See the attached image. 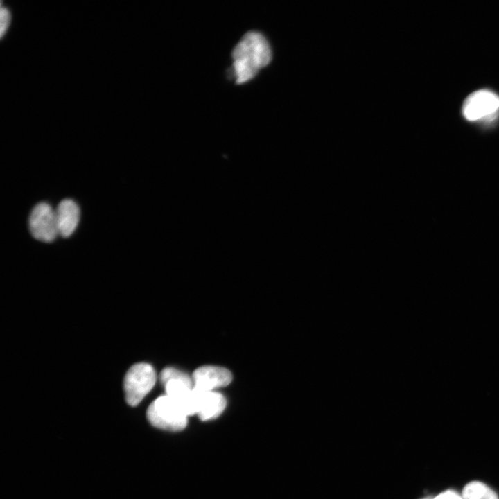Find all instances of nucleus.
Returning a JSON list of instances; mask_svg holds the SVG:
<instances>
[{"label": "nucleus", "mask_w": 499, "mask_h": 499, "mask_svg": "<svg viewBox=\"0 0 499 499\" xmlns=\"http://www.w3.org/2000/svg\"><path fill=\"white\" fill-rule=\"evenodd\" d=\"M271 58L270 45L262 34L255 31L245 34L232 52V72L236 82L249 81L268 64Z\"/></svg>", "instance_id": "1"}, {"label": "nucleus", "mask_w": 499, "mask_h": 499, "mask_svg": "<svg viewBox=\"0 0 499 499\" xmlns=\"http://www.w3.org/2000/svg\"><path fill=\"white\" fill-rule=\"evenodd\" d=\"M146 416L153 426L169 431L182 430L187 423V416L166 394L157 398L149 405Z\"/></svg>", "instance_id": "2"}, {"label": "nucleus", "mask_w": 499, "mask_h": 499, "mask_svg": "<svg viewBox=\"0 0 499 499\" xmlns=\"http://www.w3.org/2000/svg\"><path fill=\"white\" fill-rule=\"evenodd\" d=\"M157 379L154 368L148 363L132 365L127 371L123 381L126 402L136 406L150 392Z\"/></svg>", "instance_id": "3"}, {"label": "nucleus", "mask_w": 499, "mask_h": 499, "mask_svg": "<svg viewBox=\"0 0 499 499\" xmlns=\"http://www.w3.org/2000/svg\"><path fill=\"white\" fill-rule=\"evenodd\" d=\"M498 111L499 96L487 89H480L471 94L462 106L463 116L471 121L493 119Z\"/></svg>", "instance_id": "4"}, {"label": "nucleus", "mask_w": 499, "mask_h": 499, "mask_svg": "<svg viewBox=\"0 0 499 499\" xmlns=\"http://www.w3.org/2000/svg\"><path fill=\"white\" fill-rule=\"evenodd\" d=\"M30 231L33 236L43 242H51L58 233L55 212L46 203L37 204L29 218Z\"/></svg>", "instance_id": "5"}, {"label": "nucleus", "mask_w": 499, "mask_h": 499, "mask_svg": "<svg viewBox=\"0 0 499 499\" xmlns=\"http://www.w3.org/2000/svg\"><path fill=\"white\" fill-rule=\"evenodd\" d=\"M193 389L199 392L214 391V389L228 385L232 375L226 368L206 365L197 369L192 376Z\"/></svg>", "instance_id": "6"}, {"label": "nucleus", "mask_w": 499, "mask_h": 499, "mask_svg": "<svg viewBox=\"0 0 499 499\" xmlns=\"http://www.w3.org/2000/svg\"><path fill=\"white\" fill-rule=\"evenodd\" d=\"M194 390L197 394V414L201 420L215 419L223 412L226 400L222 394L215 391Z\"/></svg>", "instance_id": "7"}, {"label": "nucleus", "mask_w": 499, "mask_h": 499, "mask_svg": "<svg viewBox=\"0 0 499 499\" xmlns=\"http://www.w3.org/2000/svg\"><path fill=\"white\" fill-rule=\"evenodd\" d=\"M58 233L64 238L69 237L76 229L79 220L80 210L77 204L71 199L60 202L55 211Z\"/></svg>", "instance_id": "8"}, {"label": "nucleus", "mask_w": 499, "mask_h": 499, "mask_svg": "<svg viewBox=\"0 0 499 499\" xmlns=\"http://www.w3.org/2000/svg\"><path fill=\"white\" fill-rule=\"evenodd\" d=\"M463 499H498L496 493L483 482L468 483L462 491Z\"/></svg>", "instance_id": "9"}, {"label": "nucleus", "mask_w": 499, "mask_h": 499, "mask_svg": "<svg viewBox=\"0 0 499 499\" xmlns=\"http://www.w3.org/2000/svg\"><path fill=\"white\" fill-rule=\"evenodd\" d=\"M159 378L163 385H164L169 380H180L184 381L189 385L193 387V381L192 377L189 376L187 374L174 367H168L164 368L160 374Z\"/></svg>", "instance_id": "10"}, {"label": "nucleus", "mask_w": 499, "mask_h": 499, "mask_svg": "<svg viewBox=\"0 0 499 499\" xmlns=\"http://www.w3.org/2000/svg\"><path fill=\"white\" fill-rule=\"evenodd\" d=\"M11 21V14L6 7L1 8V37H3L9 27Z\"/></svg>", "instance_id": "11"}, {"label": "nucleus", "mask_w": 499, "mask_h": 499, "mask_svg": "<svg viewBox=\"0 0 499 499\" xmlns=\"http://www.w3.org/2000/svg\"><path fill=\"white\" fill-rule=\"evenodd\" d=\"M433 499H463L462 496L454 490H447L441 493Z\"/></svg>", "instance_id": "12"}, {"label": "nucleus", "mask_w": 499, "mask_h": 499, "mask_svg": "<svg viewBox=\"0 0 499 499\" xmlns=\"http://www.w3.org/2000/svg\"><path fill=\"white\" fill-rule=\"evenodd\" d=\"M421 499H433V498L431 497V496H426V497H425V498H421Z\"/></svg>", "instance_id": "13"}]
</instances>
